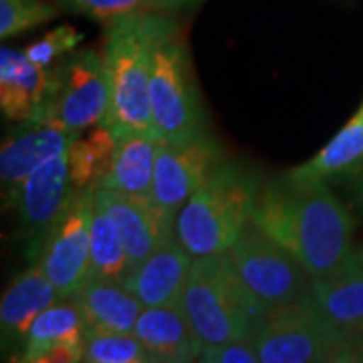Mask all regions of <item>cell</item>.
I'll return each mask as SVG.
<instances>
[{
    "label": "cell",
    "instance_id": "cell-2",
    "mask_svg": "<svg viewBox=\"0 0 363 363\" xmlns=\"http://www.w3.org/2000/svg\"><path fill=\"white\" fill-rule=\"evenodd\" d=\"M178 305L202 347L255 339L269 319L240 281L228 250L194 257Z\"/></svg>",
    "mask_w": 363,
    "mask_h": 363
},
{
    "label": "cell",
    "instance_id": "cell-23",
    "mask_svg": "<svg viewBox=\"0 0 363 363\" xmlns=\"http://www.w3.org/2000/svg\"><path fill=\"white\" fill-rule=\"evenodd\" d=\"M131 271L123 240L117 233L116 222L107 214L104 204L95 198L91 222V267L89 279L123 281Z\"/></svg>",
    "mask_w": 363,
    "mask_h": 363
},
{
    "label": "cell",
    "instance_id": "cell-10",
    "mask_svg": "<svg viewBox=\"0 0 363 363\" xmlns=\"http://www.w3.org/2000/svg\"><path fill=\"white\" fill-rule=\"evenodd\" d=\"M222 162V150L206 131L186 142H162L156 157L152 202L176 226L184 204Z\"/></svg>",
    "mask_w": 363,
    "mask_h": 363
},
{
    "label": "cell",
    "instance_id": "cell-13",
    "mask_svg": "<svg viewBox=\"0 0 363 363\" xmlns=\"http://www.w3.org/2000/svg\"><path fill=\"white\" fill-rule=\"evenodd\" d=\"M311 293L329 325L359 350L363 343V247L331 272L313 279Z\"/></svg>",
    "mask_w": 363,
    "mask_h": 363
},
{
    "label": "cell",
    "instance_id": "cell-28",
    "mask_svg": "<svg viewBox=\"0 0 363 363\" xmlns=\"http://www.w3.org/2000/svg\"><path fill=\"white\" fill-rule=\"evenodd\" d=\"M79 6L97 21L113 23L125 14L154 11L152 0H75Z\"/></svg>",
    "mask_w": 363,
    "mask_h": 363
},
{
    "label": "cell",
    "instance_id": "cell-25",
    "mask_svg": "<svg viewBox=\"0 0 363 363\" xmlns=\"http://www.w3.org/2000/svg\"><path fill=\"white\" fill-rule=\"evenodd\" d=\"M83 362L87 363H152V357L135 333L87 329Z\"/></svg>",
    "mask_w": 363,
    "mask_h": 363
},
{
    "label": "cell",
    "instance_id": "cell-31",
    "mask_svg": "<svg viewBox=\"0 0 363 363\" xmlns=\"http://www.w3.org/2000/svg\"><path fill=\"white\" fill-rule=\"evenodd\" d=\"M192 0H152V6L154 11H169V9H178V6H184Z\"/></svg>",
    "mask_w": 363,
    "mask_h": 363
},
{
    "label": "cell",
    "instance_id": "cell-8",
    "mask_svg": "<svg viewBox=\"0 0 363 363\" xmlns=\"http://www.w3.org/2000/svg\"><path fill=\"white\" fill-rule=\"evenodd\" d=\"M55 71L57 83L51 101L37 123L75 133L104 123L111 101L105 57L97 51H73Z\"/></svg>",
    "mask_w": 363,
    "mask_h": 363
},
{
    "label": "cell",
    "instance_id": "cell-20",
    "mask_svg": "<svg viewBox=\"0 0 363 363\" xmlns=\"http://www.w3.org/2000/svg\"><path fill=\"white\" fill-rule=\"evenodd\" d=\"M71 298L83 315L87 329L133 333L145 309L142 301L123 285V281L87 279Z\"/></svg>",
    "mask_w": 363,
    "mask_h": 363
},
{
    "label": "cell",
    "instance_id": "cell-16",
    "mask_svg": "<svg viewBox=\"0 0 363 363\" xmlns=\"http://www.w3.org/2000/svg\"><path fill=\"white\" fill-rule=\"evenodd\" d=\"M57 71L35 65L26 52L0 51V107L14 121H37L51 101Z\"/></svg>",
    "mask_w": 363,
    "mask_h": 363
},
{
    "label": "cell",
    "instance_id": "cell-3",
    "mask_svg": "<svg viewBox=\"0 0 363 363\" xmlns=\"http://www.w3.org/2000/svg\"><path fill=\"white\" fill-rule=\"evenodd\" d=\"M262 182L259 174L222 160L184 204L176 218V236L192 257L224 252L252 220Z\"/></svg>",
    "mask_w": 363,
    "mask_h": 363
},
{
    "label": "cell",
    "instance_id": "cell-7",
    "mask_svg": "<svg viewBox=\"0 0 363 363\" xmlns=\"http://www.w3.org/2000/svg\"><path fill=\"white\" fill-rule=\"evenodd\" d=\"M228 252L240 281L269 317L311 291L309 271L257 222H248Z\"/></svg>",
    "mask_w": 363,
    "mask_h": 363
},
{
    "label": "cell",
    "instance_id": "cell-29",
    "mask_svg": "<svg viewBox=\"0 0 363 363\" xmlns=\"http://www.w3.org/2000/svg\"><path fill=\"white\" fill-rule=\"evenodd\" d=\"M200 362L206 363H257L260 362L257 341L255 339H238L222 345L202 347Z\"/></svg>",
    "mask_w": 363,
    "mask_h": 363
},
{
    "label": "cell",
    "instance_id": "cell-9",
    "mask_svg": "<svg viewBox=\"0 0 363 363\" xmlns=\"http://www.w3.org/2000/svg\"><path fill=\"white\" fill-rule=\"evenodd\" d=\"M95 188H75L63 214L52 224L35 262L43 267L61 298H71L89 279L91 222Z\"/></svg>",
    "mask_w": 363,
    "mask_h": 363
},
{
    "label": "cell",
    "instance_id": "cell-14",
    "mask_svg": "<svg viewBox=\"0 0 363 363\" xmlns=\"http://www.w3.org/2000/svg\"><path fill=\"white\" fill-rule=\"evenodd\" d=\"M63 301V298H61ZM57 301L47 307L30 325L21 353L26 363H77L83 362L87 323L71 298V303Z\"/></svg>",
    "mask_w": 363,
    "mask_h": 363
},
{
    "label": "cell",
    "instance_id": "cell-30",
    "mask_svg": "<svg viewBox=\"0 0 363 363\" xmlns=\"http://www.w3.org/2000/svg\"><path fill=\"white\" fill-rule=\"evenodd\" d=\"M351 188H353V200L355 206L359 208V212L363 214V166L353 176H351Z\"/></svg>",
    "mask_w": 363,
    "mask_h": 363
},
{
    "label": "cell",
    "instance_id": "cell-12",
    "mask_svg": "<svg viewBox=\"0 0 363 363\" xmlns=\"http://www.w3.org/2000/svg\"><path fill=\"white\" fill-rule=\"evenodd\" d=\"M79 135L81 133L61 130L49 123L23 121V125L2 142L0 150V178L6 204H13L23 182L39 166L51 157L69 154Z\"/></svg>",
    "mask_w": 363,
    "mask_h": 363
},
{
    "label": "cell",
    "instance_id": "cell-18",
    "mask_svg": "<svg viewBox=\"0 0 363 363\" xmlns=\"http://www.w3.org/2000/svg\"><path fill=\"white\" fill-rule=\"evenodd\" d=\"M190 267L192 255L182 247L178 236L169 234L147 259L128 272L123 285L142 301L143 307L178 305Z\"/></svg>",
    "mask_w": 363,
    "mask_h": 363
},
{
    "label": "cell",
    "instance_id": "cell-22",
    "mask_svg": "<svg viewBox=\"0 0 363 363\" xmlns=\"http://www.w3.org/2000/svg\"><path fill=\"white\" fill-rule=\"evenodd\" d=\"M363 166V101L339 133L309 162L286 174L298 180L351 178Z\"/></svg>",
    "mask_w": 363,
    "mask_h": 363
},
{
    "label": "cell",
    "instance_id": "cell-32",
    "mask_svg": "<svg viewBox=\"0 0 363 363\" xmlns=\"http://www.w3.org/2000/svg\"><path fill=\"white\" fill-rule=\"evenodd\" d=\"M357 362H363V343H359V350H357Z\"/></svg>",
    "mask_w": 363,
    "mask_h": 363
},
{
    "label": "cell",
    "instance_id": "cell-11",
    "mask_svg": "<svg viewBox=\"0 0 363 363\" xmlns=\"http://www.w3.org/2000/svg\"><path fill=\"white\" fill-rule=\"evenodd\" d=\"M73 192L75 186L69 172V154L45 162L18 188L11 208L18 212L21 238L26 245V257L30 262L37 260L47 234L63 214Z\"/></svg>",
    "mask_w": 363,
    "mask_h": 363
},
{
    "label": "cell",
    "instance_id": "cell-4",
    "mask_svg": "<svg viewBox=\"0 0 363 363\" xmlns=\"http://www.w3.org/2000/svg\"><path fill=\"white\" fill-rule=\"evenodd\" d=\"M104 57L111 91L109 111L105 116L104 125L111 130L116 140L128 135L157 138L150 104V11L125 14L109 23Z\"/></svg>",
    "mask_w": 363,
    "mask_h": 363
},
{
    "label": "cell",
    "instance_id": "cell-21",
    "mask_svg": "<svg viewBox=\"0 0 363 363\" xmlns=\"http://www.w3.org/2000/svg\"><path fill=\"white\" fill-rule=\"evenodd\" d=\"M162 140L150 135H128L117 140L109 168L97 188H109L121 194L152 198L154 169Z\"/></svg>",
    "mask_w": 363,
    "mask_h": 363
},
{
    "label": "cell",
    "instance_id": "cell-6",
    "mask_svg": "<svg viewBox=\"0 0 363 363\" xmlns=\"http://www.w3.org/2000/svg\"><path fill=\"white\" fill-rule=\"evenodd\" d=\"M255 341L260 363L357 362V345L329 325L311 291L271 315Z\"/></svg>",
    "mask_w": 363,
    "mask_h": 363
},
{
    "label": "cell",
    "instance_id": "cell-1",
    "mask_svg": "<svg viewBox=\"0 0 363 363\" xmlns=\"http://www.w3.org/2000/svg\"><path fill=\"white\" fill-rule=\"evenodd\" d=\"M252 222L285 247L313 279L347 259L353 218L327 180H298L289 174L260 188Z\"/></svg>",
    "mask_w": 363,
    "mask_h": 363
},
{
    "label": "cell",
    "instance_id": "cell-24",
    "mask_svg": "<svg viewBox=\"0 0 363 363\" xmlns=\"http://www.w3.org/2000/svg\"><path fill=\"white\" fill-rule=\"evenodd\" d=\"M116 135L109 128L99 123L89 135H79L69 150V172L75 188L97 186L109 168V162L116 150Z\"/></svg>",
    "mask_w": 363,
    "mask_h": 363
},
{
    "label": "cell",
    "instance_id": "cell-26",
    "mask_svg": "<svg viewBox=\"0 0 363 363\" xmlns=\"http://www.w3.org/2000/svg\"><path fill=\"white\" fill-rule=\"evenodd\" d=\"M55 16L57 9L45 0H0V37H16Z\"/></svg>",
    "mask_w": 363,
    "mask_h": 363
},
{
    "label": "cell",
    "instance_id": "cell-19",
    "mask_svg": "<svg viewBox=\"0 0 363 363\" xmlns=\"http://www.w3.org/2000/svg\"><path fill=\"white\" fill-rule=\"evenodd\" d=\"M133 333L154 363H188L200 359L202 343L196 337L180 305L145 307Z\"/></svg>",
    "mask_w": 363,
    "mask_h": 363
},
{
    "label": "cell",
    "instance_id": "cell-17",
    "mask_svg": "<svg viewBox=\"0 0 363 363\" xmlns=\"http://www.w3.org/2000/svg\"><path fill=\"white\" fill-rule=\"evenodd\" d=\"M57 301H61V295L51 279L39 262H30V267L21 272L2 295L0 329L4 353H23L30 325Z\"/></svg>",
    "mask_w": 363,
    "mask_h": 363
},
{
    "label": "cell",
    "instance_id": "cell-27",
    "mask_svg": "<svg viewBox=\"0 0 363 363\" xmlns=\"http://www.w3.org/2000/svg\"><path fill=\"white\" fill-rule=\"evenodd\" d=\"M83 40V33L73 26L63 25L49 30L43 39L26 47V57L39 67H51L59 57L73 52Z\"/></svg>",
    "mask_w": 363,
    "mask_h": 363
},
{
    "label": "cell",
    "instance_id": "cell-15",
    "mask_svg": "<svg viewBox=\"0 0 363 363\" xmlns=\"http://www.w3.org/2000/svg\"><path fill=\"white\" fill-rule=\"evenodd\" d=\"M95 198L116 222L131 269L147 259L164 238L174 234L176 226L160 214L152 198L121 194L109 188H95Z\"/></svg>",
    "mask_w": 363,
    "mask_h": 363
},
{
    "label": "cell",
    "instance_id": "cell-5",
    "mask_svg": "<svg viewBox=\"0 0 363 363\" xmlns=\"http://www.w3.org/2000/svg\"><path fill=\"white\" fill-rule=\"evenodd\" d=\"M152 121L162 142H186L204 133V109L196 85L190 52L178 23L150 11Z\"/></svg>",
    "mask_w": 363,
    "mask_h": 363
}]
</instances>
